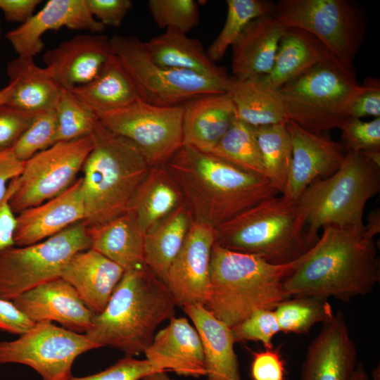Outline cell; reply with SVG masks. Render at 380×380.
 <instances>
[{"instance_id": "ab89813d", "label": "cell", "mask_w": 380, "mask_h": 380, "mask_svg": "<svg viewBox=\"0 0 380 380\" xmlns=\"http://www.w3.org/2000/svg\"><path fill=\"white\" fill-rule=\"evenodd\" d=\"M58 122L55 108L37 113L32 123L12 148L25 162L57 142Z\"/></svg>"}, {"instance_id": "2e32d148", "label": "cell", "mask_w": 380, "mask_h": 380, "mask_svg": "<svg viewBox=\"0 0 380 380\" xmlns=\"http://www.w3.org/2000/svg\"><path fill=\"white\" fill-rule=\"evenodd\" d=\"M292 160L284 196L297 201L315 179L327 178L339 168L345 155L343 145L322 133L310 132L289 120Z\"/></svg>"}, {"instance_id": "9c48e42d", "label": "cell", "mask_w": 380, "mask_h": 380, "mask_svg": "<svg viewBox=\"0 0 380 380\" xmlns=\"http://www.w3.org/2000/svg\"><path fill=\"white\" fill-rule=\"evenodd\" d=\"M115 56L129 74L141 100L158 106H183L200 96L227 93L230 76L217 77L156 64L144 42L134 36L114 35Z\"/></svg>"}, {"instance_id": "1f68e13d", "label": "cell", "mask_w": 380, "mask_h": 380, "mask_svg": "<svg viewBox=\"0 0 380 380\" xmlns=\"http://www.w3.org/2000/svg\"><path fill=\"white\" fill-rule=\"evenodd\" d=\"M70 91L95 113L118 110L140 99L134 82L114 53L92 80Z\"/></svg>"}, {"instance_id": "7402d4cb", "label": "cell", "mask_w": 380, "mask_h": 380, "mask_svg": "<svg viewBox=\"0 0 380 380\" xmlns=\"http://www.w3.org/2000/svg\"><path fill=\"white\" fill-rule=\"evenodd\" d=\"M144 353L160 372L193 377L205 375L201 338L185 317H171L169 324L155 334Z\"/></svg>"}, {"instance_id": "9f6ffc18", "label": "cell", "mask_w": 380, "mask_h": 380, "mask_svg": "<svg viewBox=\"0 0 380 380\" xmlns=\"http://www.w3.org/2000/svg\"><path fill=\"white\" fill-rule=\"evenodd\" d=\"M140 380H177L171 378L167 373V372H156L148 374Z\"/></svg>"}, {"instance_id": "f1b7e54d", "label": "cell", "mask_w": 380, "mask_h": 380, "mask_svg": "<svg viewBox=\"0 0 380 380\" xmlns=\"http://www.w3.org/2000/svg\"><path fill=\"white\" fill-rule=\"evenodd\" d=\"M334 59L338 58L310 33L299 29L286 28L273 67L265 77L273 87L279 89L313 67Z\"/></svg>"}, {"instance_id": "bcb514c9", "label": "cell", "mask_w": 380, "mask_h": 380, "mask_svg": "<svg viewBox=\"0 0 380 380\" xmlns=\"http://www.w3.org/2000/svg\"><path fill=\"white\" fill-rule=\"evenodd\" d=\"M350 118H380V85L376 79H367L353 98L349 109Z\"/></svg>"}, {"instance_id": "f546056e", "label": "cell", "mask_w": 380, "mask_h": 380, "mask_svg": "<svg viewBox=\"0 0 380 380\" xmlns=\"http://www.w3.org/2000/svg\"><path fill=\"white\" fill-rule=\"evenodd\" d=\"M91 248L125 271L145 265L144 234L130 211L104 224L88 227Z\"/></svg>"}, {"instance_id": "484cf974", "label": "cell", "mask_w": 380, "mask_h": 380, "mask_svg": "<svg viewBox=\"0 0 380 380\" xmlns=\"http://www.w3.org/2000/svg\"><path fill=\"white\" fill-rule=\"evenodd\" d=\"M202 343L206 380H242L231 328L203 305L182 308Z\"/></svg>"}, {"instance_id": "91938a15", "label": "cell", "mask_w": 380, "mask_h": 380, "mask_svg": "<svg viewBox=\"0 0 380 380\" xmlns=\"http://www.w3.org/2000/svg\"><path fill=\"white\" fill-rule=\"evenodd\" d=\"M370 380H380V366H376L372 371V379Z\"/></svg>"}, {"instance_id": "5b68a950", "label": "cell", "mask_w": 380, "mask_h": 380, "mask_svg": "<svg viewBox=\"0 0 380 380\" xmlns=\"http://www.w3.org/2000/svg\"><path fill=\"white\" fill-rule=\"evenodd\" d=\"M93 147L82 170L88 227L108 222L127 213L151 167L139 148L99 120L91 134Z\"/></svg>"}, {"instance_id": "681fc988", "label": "cell", "mask_w": 380, "mask_h": 380, "mask_svg": "<svg viewBox=\"0 0 380 380\" xmlns=\"http://www.w3.org/2000/svg\"><path fill=\"white\" fill-rule=\"evenodd\" d=\"M34 325L12 300L0 298V330L20 336Z\"/></svg>"}, {"instance_id": "52a82bcc", "label": "cell", "mask_w": 380, "mask_h": 380, "mask_svg": "<svg viewBox=\"0 0 380 380\" xmlns=\"http://www.w3.org/2000/svg\"><path fill=\"white\" fill-rule=\"evenodd\" d=\"M380 191V167L361 153H346L335 173L312 182L297 200L312 247L329 224L365 232L367 202Z\"/></svg>"}, {"instance_id": "c3c4849f", "label": "cell", "mask_w": 380, "mask_h": 380, "mask_svg": "<svg viewBox=\"0 0 380 380\" xmlns=\"http://www.w3.org/2000/svg\"><path fill=\"white\" fill-rule=\"evenodd\" d=\"M91 15L105 27H119L132 6L130 0H86Z\"/></svg>"}, {"instance_id": "9a60e30c", "label": "cell", "mask_w": 380, "mask_h": 380, "mask_svg": "<svg viewBox=\"0 0 380 380\" xmlns=\"http://www.w3.org/2000/svg\"><path fill=\"white\" fill-rule=\"evenodd\" d=\"M215 229L191 220L181 249L163 281L176 305H205L210 282V260Z\"/></svg>"}, {"instance_id": "3957f363", "label": "cell", "mask_w": 380, "mask_h": 380, "mask_svg": "<svg viewBox=\"0 0 380 380\" xmlns=\"http://www.w3.org/2000/svg\"><path fill=\"white\" fill-rule=\"evenodd\" d=\"M175 302L165 283L146 265L125 270L103 310L95 315L88 338L125 356L144 353L157 327L175 315Z\"/></svg>"}, {"instance_id": "d6986e66", "label": "cell", "mask_w": 380, "mask_h": 380, "mask_svg": "<svg viewBox=\"0 0 380 380\" xmlns=\"http://www.w3.org/2000/svg\"><path fill=\"white\" fill-rule=\"evenodd\" d=\"M65 27L94 34L106 28L91 15L86 0H49L28 20L9 31L6 38L18 56L34 58L44 47L43 34Z\"/></svg>"}, {"instance_id": "ee69618b", "label": "cell", "mask_w": 380, "mask_h": 380, "mask_svg": "<svg viewBox=\"0 0 380 380\" xmlns=\"http://www.w3.org/2000/svg\"><path fill=\"white\" fill-rule=\"evenodd\" d=\"M37 113L0 105V152L14 147Z\"/></svg>"}, {"instance_id": "f35d334b", "label": "cell", "mask_w": 380, "mask_h": 380, "mask_svg": "<svg viewBox=\"0 0 380 380\" xmlns=\"http://www.w3.org/2000/svg\"><path fill=\"white\" fill-rule=\"evenodd\" d=\"M58 122L57 142L91 135L99 118L70 90L63 89L55 107Z\"/></svg>"}, {"instance_id": "ac0fdd59", "label": "cell", "mask_w": 380, "mask_h": 380, "mask_svg": "<svg viewBox=\"0 0 380 380\" xmlns=\"http://www.w3.org/2000/svg\"><path fill=\"white\" fill-rule=\"evenodd\" d=\"M357 350L344 315L337 311L310 344L300 380H351Z\"/></svg>"}, {"instance_id": "680465c9", "label": "cell", "mask_w": 380, "mask_h": 380, "mask_svg": "<svg viewBox=\"0 0 380 380\" xmlns=\"http://www.w3.org/2000/svg\"><path fill=\"white\" fill-rule=\"evenodd\" d=\"M13 89V85L11 83L0 90V105L6 103L10 97Z\"/></svg>"}, {"instance_id": "7dc6e473", "label": "cell", "mask_w": 380, "mask_h": 380, "mask_svg": "<svg viewBox=\"0 0 380 380\" xmlns=\"http://www.w3.org/2000/svg\"><path fill=\"white\" fill-rule=\"evenodd\" d=\"M251 374L253 380H286L284 361L278 351L272 348L255 353Z\"/></svg>"}, {"instance_id": "94428289", "label": "cell", "mask_w": 380, "mask_h": 380, "mask_svg": "<svg viewBox=\"0 0 380 380\" xmlns=\"http://www.w3.org/2000/svg\"><path fill=\"white\" fill-rule=\"evenodd\" d=\"M1 32H2V27H1V20H0V39H1Z\"/></svg>"}, {"instance_id": "db71d44e", "label": "cell", "mask_w": 380, "mask_h": 380, "mask_svg": "<svg viewBox=\"0 0 380 380\" xmlns=\"http://www.w3.org/2000/svg\"><path fill=\"white\" fill-rule=\"evenodd\" d=\"M380 232V211L379 208L373 210L368 215L367 223L365 224L364 236L368 239L374 237Z\"/></svg>"}, {"instance_id": "f907efd6", "label": "cell", "mask_w": 380, "mask_h": 380, "mask_svg": "<svg viewBox=\"0 0 380 380\" xmlns=\"http://www.w3.org/2000/svg\"><path fill=\"white\" fill-rule=\"evenodd\" d=\"M14 189V179L8 184L4 198L0 202V251L15 246L14 232L16 218L9 205V198Z\"/></svg>"}, {"instance_id": "8fae6325", "label": "cell", "mask_w": 380, "mask_h": 380, "mask_svg": "<svg viewBox=\"0 0 380 380\" xmlns=\"http://www.w3.org/2000/svg\"><path fill=\"white\" fill-rule=\"evenodd\" d=\"M285 28L305 31L339 61L352 64L364 37L362 20L344 0H281L272 12Z\"/></svg>"}, {"instance_id": "4dcf8cb0", "label": "cell", "mask_w": 380, "mask_h": 380, "mask_svg": "<svg viewBox=\"0 0 380 380\" xmlns=\"http://www.w3.org/2000/svg\"><path fill=\"white\" fill-rule=\"evenodd\" d=\"M144 43L151 59L160 66L212 77H229L224 68L209 58L201 42L187 34L167 29Z\"/></svg>"}, {"instance_id": "d6a6232c", "label": "cell", "mask_w": 380, "mask_h": 380, "mask_svg": "<svg viewBox=\"0 0 380 380\" xmlns=\"http://www.w3.org/2000/svg\"><path fill=\"white\" fill-rule=\"evenodd\" d=\"M184 203L179 186L164 165L151 167L129 207L143 234Z\"/></svg>"}, {"instance_id": "f6af8a7d", "label": "cell", "mask_w": 380, "mask_h": 380, "mask_svg": "<svg viewBox=\"0 0 380 380\" xmlns=\"http://www.w3.org/2000/svg\"><path fill=\"white\" fill-rule=\"evenodd\" d=\"M160 372L146 359L125 356L108 368L85 376H72L70 380H140L144 376Z\"/></svg>"}, {"instance_id": "44dd1931", "label": "cell", "mask_w": 380, "mask_h": 380, "mask_svg": "<svg viewBox=\"0 0 380 380\" xmlns=\"http://www.w3.org/2000/svg\"><path fill=\"white\" fill-rule=\"evenodd\" d=\"M85 217L80 177L58 196L18 214L15 246H25L44 241L84 221Z\"/></svg>"}, {"instance_id": "4316f807", "label": "cell", "mask_w": 380, "mask_h": 380, "mask_svg": "<svg viewBox=\"0 0 380 380\" xmlns=\"http://www.w3.org/2000/svg\"><path fill=\"white\" fill-rule=\"evenodd\" d=\"M13 89L8 105L32 112L54 109L63 89L49 70L36 65L33 57L18 56L7 64Z\"/></svg>"}, {"instance_id": "74e56055", "label": "cell", "mask_w": 380, "mask_h": 380, "mask_svg": "<svg viewBox=\"0 0 380 380\" xmlns=\"http://www.w3.org/2000/svg\"><path fill=\"white\" fill-rule=\"evenodd\" d=\"M227 5L224 26L207 51L209 58L215 63L223 58L253 20L274 11L272 3L263 0H227Z\"/></svg>"}, {"instance_id": "836d02e7", "label": "cell", "mask_w": 380, "mask_h": 380, "mask_svg": "<svg viewBox=\"0 0 380 380\" xmlns=\"http://www.w3.org/2000/svg\"><path fill=\"white\" fill-rule=\"evenodd\" d=\"M191 220L184 203L144 234V263L163 281L182 246Z\"/></svg>"}, {"instance_id": "e575fe53", "label": "cell", "mask_w": 380, "mask_h": 380, "mask_svg": "<svg viewBox=\"0 0 380 380\" xmlns=\"http://www.w3.org/2000/svg\"><path fill=\"white\" fill-rule=\"evenodd\" d=\"M253 127L266 177L283 194L292 160L291 138L286 122Z\"/></svg>"}, {"instance_id": "6da1fadb", "label": "cell", "mask_w": 380, "mask_h": 380, "mask_svg": "<svg viewBox=\"0 0 380 380\" xmlns=\"http://www.w3.org/2000/svg\"><path fill=\"white\" fill-rule=\"evenodd\" d=\"M284 281L286 295L347 302L371 293L380 281L374 239L353 227L329 224Z\"/></svg>"}, {"instance_id": "ba28073f", "label": "cell", "mask_w": 380, "mask_h": 380, "mask_svg": "<svg viewBox=\"0 0 380 380\" xmlns=\"http://www.w3.org/2000/svg\"><path fill=\"white\" fill-rule=\"evenodd\" d=\"M360 85L352 64L334 59L320 63L279 89L287 120L315 133L341 128Z\"/></svg>"}, {"instance_id": "7a4b0ae2", "label": "cell", "mask_w": 380, "mask_h": 380, "mask_svg": "<svg viewBox=\"0 0 380 380\" xmlns=\"http://www.w3.org/2000/svg\"><path fill=\"white\" fill-rule=\"evenodd\" d=\"M193 220L216 229L279 194L270 180L207 152L182 145L165 164Z\"/></svg>"}, {"instance_id": "d590c367", "label": "cell", "mask_w": 380, "mask_h": 380, "mask_svg": "<svg viewBox=\"0 0 380 380\" xmlns=\"http://www.w3.org/2000/svg\"><path fill=\"white\" fill-rule=\"evenodd\" d=\"M209 153L244 171L266 177L253 127L236 118Z\"/></svg>"}, {"instance_id": "6f0895ef", "label": "cell", "mask_w": 380, "mask_h": 380, "mask_svg": "<svg viewBox=\"0 0 380 380\" xmlns=\"http://www.w3.org/2000/svg\"><path fill=\"white\" fill-rule=\"evenodd\" d=\"M361 153L376 165L380 167V150L367 151Z\"/></svg>"}, {"instance_id": "4fadbf2b", "label": "cell", "mask_w": 380, "mask_h": 380, "mask_svg": "<svg viewBox=\"0 0 380 380\" xmlns=\"http://www.w3.org/2000/svg\"><path fill=\"white\" fill-rule=\"evenodd\" d=\"M107 129L132 141L151 167L164 165L183 145V106H158L139 99L96 113Z\"/></svg>"}, {"instance_id": "e0dca14e", "label": "cell", "mask_w": 380, "mask_h": 380, "mask_svg": "<svg viewBox=\"0 0 380 380\" xmlns=\"http://www.w3.org/2000/svg\"><path fill=\"white\" fill-rule=\"evenodd\" d=\"M12 302L34 324L56 322L79 334H85L90 329L95 315L75 289L61 277L38 285Z\"/></svg>"}, {"instance_id": "7c38bea8", "label": "cell", "mask_w": 380, "mask_h": 380, "mask_svg": "<svg viewBox=\"0 0 380 380\" xmlns=\"http://www.w3.org/2000/svg\"><path fill=\"white\" fill-rule=\"evenodd\" d=\"M91 136L58 141L24 162L14 179L9 205L14 214L39 205L67 190L91 151Z\"/></svg>"}, {"instance_id": "60d3db41", "label": "cell", "mask_w": 380, "mask_h": 380, "mask_svg": "<svg viewBox=\"0 0 380 380\" xmlns=\"http://www.w3.org/2000/svg\"><path fill=\"white\" fill-rule=\"evenodd\" d=\"M148 7L160 28L187 34L199 22L198 4L194 0H150Z\"/></svg>"}, {"instance_id": "7bdbcfd3", "label": "cell", "mask_w": 380, "mask_h": 380, "mask_svg": "<svg viewBox=\"0 0 380 380\" xmlns=\"http://www.w3.org/2000/svg\"><path fill=\"white\" fill-rule=\"evenodd\" d=\"M340 129L346 153L380 150V118L368 122L350 118Z\"/></svg>"}, {"instance_id": "277c9868", "label": "cell", "mask_w": 380, "mask_h": 380, "mask_svg": "<svg viewBox=\"0 0 380 380\" xmlns=\"http://www.w3.org/2000/svg\"><path fill=\"white\" fill-rule=\"evenodd\" d=\"M298 260L276 265L258 255L231 251L215 242L204 306L230 328L255 310H274L289 298L284 281Z\"/></svg>"}, {"instance_id": "11a10c76", "label": "cell", "mask_w": 380, "mask_h": 380, "mask_svg": "<svg viewBox=\"0 0 380 380\" xmlns=\"http://www.w3.org/2000/svg\"><path fill=\"white\" fill-rule=\"evenodd\" d=\"M351 380H370L362 362H358Z\"/></svg>"}, {"instance_id": "ffe728a7", "label": "cell", "mask_w": 380, "mask_h": 380, "mask_svg": "<svg viewBox=\"0 0 380 380\" xmlns=\"http://www.w3.org/2000/svg\"><path fill=\"white\" fill-rule=\"evenodd\" d=\"M113 54L110 38L99 34H80L47 51L44 62L64 89L87 84Z\"/></svg>"}, {"instance_id": "5bb4252c", "label": "cell", "mask_w": 380, "mask_h": 380, "mask_svg": "<svg viewBox=\"0 0 380 380\" xmlns=\"http://www.w3.org/2000/svg\"><path fill=\"white\" fill-rule=\"evenodd\" d=\"M96 348L85 334L39 322L15 340L0 341V364L27 365L42 380H70L75 359Z\"/></svg>"}, {"instance_id": "816d5d0a", "label": "cell", "mask_w": 380, "mask_h": 380, "mask_svg": "<svg viewBox=\"0 0 380 380\" xmlns=\"http://www.w3.org/2000/svg\"><path fill=\"white\" fill-rule=\"evenodd\" d=\"M41 0H0V10L6 20L24 23L33 15Z\"/></svg>"}, {"instance_id": "30bf717a", "label": "cell", "mask_w": 380, "mask_h": 380, "mask_svg": "<svg viewBox=\"0 0 380 380\" xmlns=\"http://www.w3.org/2000/svg\"><path fill=\"white\" fill-rule=\"evenodd\" d=\"M84 221L40 242L0 251V298L12 300L38 285L60 278L77 253L91 248Z\"/></svg>"}, {"instance_id": "8d00e7d4", "label": "cell", "mask_w": 380, "mask_h": 380, "mask_svg": "<svg viewBox=\"0 0 380 380\" xmlns=\"http://www.w3.org/2000/svg\"><path fill=\"white\" fill-rule=\"evenodd\" d=\"M294 297L284 300L274 309L280 331L307 334L315 324H324L334 314L327 298L310 296Z\"/></svg>"}, {"instance_id": "cb8c5ba5", "label": "cell", "mask_w": 380, "mask_h": 380, "mask_svg": "<svg viewBox=\"0 0 380 380\" xmlns=\"http://www.w3.org/2000/svg\"><path fill=\"white\" fill-rule=\"evenodd\" d=\"M285 29L272 13L253 20L232 46L233 77L246 79L268 75Z\"/></svg>"}, {"instance_id": "b9f144b4", "label": "cell", "mask_w": 380, "mask_h": 380, "mask_svg": "<svg viewBox=\"0 0 380 380\" xmlns=\"http://www.w3.org/2000/svg\"><path fill=\"white\" fill-rule=\"evenodd\" d=\"M235 343L260 341L266 349L272 348V338L280 331L274 310L260 309L231 328Z\"/></svg>"}, {"instance_id": "d4e9b609", "label": "cell", "mask_w": 380, "mask_h": 380, "mask_svg": "<svg viewBox=\"0 0 380 380\" xmlns=\"http://www.w3.org/2000/svg\"><path fill=\"white\" fill-rule=\"evenodd\" d=\"M183 145L209 153L236 118L227 93L194 99L183 106Z\"/></svg>"}, {"instance_id": "603a6c76", "label": "cell", "mask_w": 380, "mask_h": 380, "mask_svg": "<svg viewBox=\"0 0 380 380\" xmlns=\"http://www.w3.org/2000/svg\"><path fill=\"white\" fill-rule=\"evenodd\" d=\"M125 270L96 251L89 248L75 254L61 277L77 291L95 315L103 311Z\"/></svg>"}, {"instance_id": "83f0119b", "label": "cell", "mask_w": 380, "mask_h": 380, "mask_svg": "<svg viewBox=\"0 0 380 380\" xmlns=\"http://www.w3.org/2000/svg\"><path fill=\"white\" fill-rule=\"evenodd\" d=\"M227 93L234 105L236 118L251 127L288 121L279 89L265 75L246 79L230 77Z\"/></svg>"}, {"instance_id": "8992f818", "label": "cell", "mask_w": 380, "mask_h": 380, "mask_svg": "<svg viewBox=\"0 0 380 380\" xmlns=\"http://www.w3.org/2000/svg\"><path fill=\"white\" fill-rule=\"evenodd\" d=\"M298 201L284 195L267 198L215 229V242L276 265L291 262L311 246Z\"/></svg>"}, {"instance_id": "f5cc1de1", "label": "cell", "mask_w": 380, "mask_h": 380, "mask_svg": "<svg viewBox=\"0 0 380 380\" xmlns=\"http://www.w3.org/2000/svg\"><path fill=\"white\" fill-rule=\"evenodd\" d=\"M24 162L16 158L12 149L0 152V202L4 198L8 184L23 171Z\"/></svg>"}]
</instances>
